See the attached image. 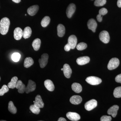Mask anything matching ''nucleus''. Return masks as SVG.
I'll return each mask as SVG.
<instances>
[{"mask_svg": "<svg viewBox=\"0 0 121 121\" xmlns=\"http://www.w3.org/2000/svg\"><path fill=\"white\" fill-rule=\"evenodd\" d=\"M10 22L9 19L7 17L2 18L0 21V33L4 35L7 34L9 31Z\"/></svg>", "mask_w": 121, "mask_h": 121, "instance_id": "1", "label": "nucleus"}, {"mask_svg": "<svg viewBox=\"0 0 121 121\" xmlns=\"http://www.w3.org/2000/svg\"><path fill=\"white\" fill-rule=\"evenodd\" d=\"M119 65V60L117 58L111 59L109 61L107 68L109 70H113L117 68Z\"/></svg>", "mask_w": 121, "mask_h": 121, "instance_id": "2", "label": "nucleus"}, {"mask_svg": "<svg viewBox=\"0 0 121 121\" xmlns=\"http://www.w3.org/2000/svg\"><path fill=\"white\" fill-rule=\"evenodd\" d=\"M86 80L87 82L91 85H98L102 82L101 79L100 78L94 76L87 77Z\"/></svg>", "mask_w": 121, "mask_h": 121, "instance_id": "3", "label": "nucleus"}, {"mask_svg": "<svg viewBox=\"0 0 121 121\" xmlns=\"http://www.w3.org/2000/svg\"><path fill=\"white\" fill-rule=\"evenodd\" d=\"M99 39L104 43H107L109 42V35L108 32L106 31H102L99 33Z\"/></svg>", "mask_w": 121, "mask_h": 121, "instance_id": "4", "label": "nucleus"}, {"mask_svg": "<svg viewBox=\"0 0 121 121\" xmlns=\"http://www.w3.org/2000/svg\"><path fill=\"white\" fill-rule=\"evenodd\" d=\"M97 106V102L95 99H92L87 102L84 105L86 110L90 111L94 109Z\"/></svg>", "mask_w": 121, "mask_h": 121, "instance_id": "5", "label": "nucleus"}, {"mask_svg": "<svg viewBox=\"0 0 121 121\" xmlns=\"http://www.w3.org/2000/svg\"><path fill=\"white\" fill-rule=\"evenodd\" d=\"M48 55L47 54H43L41 55V59H39V62L41 68H44L47 64Z\"/></svg>", "mask_w": 121, "mask_h": 121, "instance_id": "6", "label": "nucleus"}, {"mask_svg": "<svg viewBox=\"0 0 121 121\" xmlns=\"http://www.w3.org/2000/svg\"><path fill=\"white\" fill-rule=\"evenodd\" d=\"M76 10L75 5L73 3L70 4L67 8L66 13L67 17L69 18H71L73 14L74 13Z\"/></svg>", "mask_w": 121, "mask_h": 121, "instance_id": "7", "label": "nucleus"}, {"mask_svg": "<svg viewBox=\"0 0 121 121\" xmlns=\"http://www.w3.org/2000/svg\"><path fill=\"white\" fill-rule=\"evenodd\" d=\"M68 43L70 46L71 49H74L77 45L78 41L76 36L74 35H71L68 38Z\"/></svg>", "mask_w": 121, "mask_h": 121, "instance_id": "8", "label": "nucleus"}, {"mask_svg": "<svg viewBox=\"0 0 121 121\" xmlns=\"http://www.w3.org/2000/svg\"><path fill=\"white\" fill-rule=\"evenodd\" d=\"M36 87V85L35 82L32 80H29L28 81L27 86L26 87L25 92L27 94L32 92L35 90Z\"/></svg>", "mask_w": 121, "mask_h": 121, "instance_id": "9", "label": "nucleus"}, {"mask_svg": "<svg viewBox=\"0 0 121 121\" xmlns=\"http://www.w3.org/2000/svg\"><path fill=\"white\" fill-rule=\"evenodd\" d=\"M66 117L69 120L73 121H78L80 119V117L79 114L73 112L67 113L66 114Z\"/></svg>", "mask_w": 121, "mask_h": 121, "instance_id": "10", "label": "nucleus"}, {"mask_svg": "<svg viewBox=\"0 0 121 121\" xmlns=\"http://www.w3.org/2000/svg\"><path fill=\"white\" fill-rule=\"evenodd\" d=\"M63 68V71L65 77L67 78H70L72 73V71L70 66L68 64H66L64 65Z\"/></svg>", "mask_w": 121, "mask_h": 121, "instance_id": "11", "label": "nucleus"}, {"mask_svg": "<svg viewBox=\"0 0 121 121\" xmlns=\"http://www.w3.org/2000/svg\"><path fill=\"white\" fill-rule=\"evenodd\" d=\"M87 25L89 29L92 30L93 32H95L97 24L95 20L93 19L89 20L87 22Z\"/></svg>", "mask_w": 121, "mask_h": 121, "instance_id": "12", "label": "nucleus"}, {"mask_svg": "<svg viewBox=\"0 0 121 121\" xmlns=\"http://www.w3.org/2000/svg\"><path fill=\"white\" fill-rule=\"evenodd\" d=\"M14 37L16 40H19L22 39L23 36V31L20 28H16L13 32Z\"/></svg>", "mask_w": 121, "mask_h": 121, "instance_id": "13", "label": "nucleus"}, {"mask_svg": "<svg viewBox=\"0 0 121 121\" xmlns=\"http://www.w3.org/2000/svg\"><path fill=\"white\" fill-rule=\"evenodd\" d=\"M90 58L89 56H84L78 58L76 62L78 65H83L87 64L90 62Z\"/></svg>", "mask_w": 121, "mask_h": 121, "instance_id": "14", "label": "nucleus"}, {"mask_svg": "<svg viewBox=\"0 0 121 121\" xmlns=\"http://www.w3.org/2000/svg\"><path fill=\"white\" fill-rule=\"evenodd\" d=\"M39 9V6L37 5H33L28 9L27 12L29 15L33 16L37 13Z\"/></svg>", "mask_w": 121, "mask_h": 121, "instance_id": "15", "label": "nucleus"}, {"mask_svg": "<svg viewBox=\"0 0 121 121\" xmlns=\"http://www.w3.org/2000/svg\"><path fill=\"white\" fill-rule=\"evenodd\" d=\"M118 109L119 106L117 105H115L111 107L108 110L107 113L108 114L112 115L113 117H115L117 116Z\"/></svg>", "mask_w": 121, "mask_h": 121, "instance_id": "16", "label": "nucleus"}, {"mask_svg": "<svg viewBox=\"0 0 121 121\" xmlns=\"http://www.w3.org/2000/svg\"><path fill=\"white\" fill-rule=\"evenodd\" d=\"M16 87L18 89V92L20 94H23L25 91L26 86L21 80H17Z\"/></svg>", "mask_w": 121, "mask_h": 121, "instance_id": "17", "label": "nucleus"}, {"mask_svg": "<svg viewBox=\"0 0 121 121\" xmlns=\"http://www.w3.org/2000/svg\"><path fill=\"white\" fill-rule=\"evenodd\" d=\"M34 103V105H35L40 108H43L44 106V104L41 98V96L39 95H36Z\"/></svg>", "mask_w": 121, "mask_h": 121, "instance_id": "18", "label": "nucleus"}, {"mask_svg": "<svg viewBox=\"0 0 121 121\" xmlns=\"http://www.w3.org/2000/svg\"><path fill=\"white\" fill-rule=\"evenodd\" d=\"M82 101V99L80 96L74 95L72 96L70 99L71 103L74 105L80 104Z\"/></svg>", "mask_w": 121, "mask_h": 121, "instance_id": "19", "label": "nucleus"}, {"mask_svg": "<svg viewBox=\"0 0 121 121\" xmlns=\"http://www.w3.org/2000/svg\"><path fill=\"white\" fill-rule=\"evenodd\" d=\"M44 85L46 89L50 91H52L55 89V86L52 81L50 79H47L44 81Z\"/></svg>", "mask_w": 121, "mask_h": 121, "instance_id": "20", "label": "nucleus"}, {"mask_svg": "<svg viewBox=\"0 0 121 121\" xmlns=\"http://www.w3.org/2000/svg\"><path fill=\"white\" fill-rule=\"evenodd\" d=\"M57 34L60 37H62L65 34V27L62 24H59L57 27Z\"/></svg>", "mask_w": 121, "mask_h": 121, "instance_id": "21", "label": "nucleus"}, {"mask_svg": "<svg viewBox=\"0 0 121 121\" xmlns=\"http://www.w3.org/2000/svg\"><path fill=\"white\" fill-rule=\"evenodd\" d=\"M72 89L73 91L77 93H80L82 90V86L78 83H74L72 85Z\"/></svg>", "mask_w": 121, "mask_h": 121, "instance_id": "22", "label": "nucleus"}, {"mask_svg": "<svg viewBox=\"0 0 121 121\" xmlns=\"http://www.w3.org/2000/svg\"><path fill=\"white\" fill-rule=\"evenodd\" d=\"M32 34V30L30 27H27L25 28L23 31V37L24 39H28L30 37Z\"/></svg>", "mask_w": 121, "mask_h": 121, "instance_id": "23", "label": "nucleus"}, {"mask_svg": "<svg viewBox=\"0 0 121 121\" xmlns=\"http://www.w3.org/2000/svg\"><path fill=\"white\" fill-rule=\"evenodd\" d=\"M41 43L40 39L37 38L34 40L32 43V46L35 51H37L39 49Z\"/></svg>", "mask_w": 121, "mask_h": 121, "instance_id": "24", "label": "nucleus"}, {"mask_svg": "<svg viewBox=\"0 0 121 121\" xmlns=\"http://www.w3.org/2000/svg\"><path fill=\"white\" fill-rule=\"evenodd\" d=\"M34 63L33 59L31 57H27L25 59L24 66L26 68H28L32 66Z\"/></svg>", "mask_w": 121, "mask_h": 121, "instance_id": "25", "label": "nucleus"}, {"mask_svg": "<svg viewBox=\"0 0 121 121\" xmlns=\"http://www.w3.org/2000/svg\"><path fill=\"white\" fill-rule=\"evenodd\" d=\"M18 80V78L16 76H14L12 78L11 81L8 84V86L9 88L13 89L16 87L17 83Z\"/></svg>", "mask_w": 121, "mask_h": 121, "instance_id": "26", "label": "nucleus"}, {"mask_svg": "<svg viewBox=\"0 0 121 121\" xmlns=\"http://www.w3.org/2000/svg\"><path fill=\"white\" fill-rule=\"evenodd\" d=\"M8 110L10 112L13 114H15L17 112L16 108L14 106L13 102L11 101H10L9 103Z\"/></svg>", "mask_w": 121, "mask_h": 121, "instance_id": "27", "label": "nucleus"}, {"mask_svg": "<svg viewBox=\"0 0 121 121\" xmlns=\"http://www.w3.org/2000/svg\"><path fill=\"white\" fill-rule=\"evenodd\" d=\"M50 18L48 16H45L43 17L41 21V26L43 27H47L49 25L50 22Z\"/></svg>", "mask_w": 121, "mask_h": 121, "instance_id": "28", "label": "nucleus"}, {"mask_svg": "<svg viewBox=\"0 0 121 121\" xmlns=\"http://www.w3.org/2000/svg\"><path fill=\"white\" fill-rule=\"evenodd\" d=\"M113 95L115 98H121V86L118 87L114 89Z\"/></svg>", "mask_w": 121, "mask_h": 121, "instance_id": "29", "label": "nucleus"}, {"mask_svg": "<svg viewBox=\"0 0 121 121\" xmlns=\"http://www.w3.org/2000/svg\"><path fill=\"white\" fill-rule=\"evenodd\" d=\"M29 108L30 111L35 114H39L40 112V108L34 105H32L30 106Z\"/></svg>", "mask_w": 121, "mask_h": 121, "instance_id": "30", "label": "nucleus"}, {"mask_svg": "<svg viewBox=\"0 0 121 121\" xmlns=\"http://www.w3.org/2000/svg\"><path fill=\"white\" fill-rule=\"evenodd\" d=\"M87 47V45L86 43H81L78 44L76 46L77 50L79 51H82L85 50Z\"/></svg>", "mask_w": 121, "mask_h": 121, "instance_id": "31", "label": "nucleus"}, {"mask_svg": "<svg viewBox=\"0 0 121 121\" xmlns=\"http://www.w3.org/2000/svg\"><path fill=\"white\" fill-rule=\"evenodd\" d=\"M106 0H95L94 4L97 7H101L105 4Z\"/></svg>", "mask_w": 121, "mask_h": 121, "instance_id": "32", "label": "nucleus"}, {"mask_svg": "<svg viewBox=\"0 0 121 121\" xmlns=\"http://www.w3.org/2000/svg\"><path fill=\"white\" fill-rule=\"evenodd\" d=\"M20 54L18 52H15L12 55V59L15 62H17L20 58Z\"/></svg>", "mask_w": 121, "mask_h": 121, "instance_id": "33", "label": "nucleus"}, {"mask_svg": "<svg viewBox=\"0 0 121 121\" xmlns=\"http://www.w3.org/2000/svg\"><path fill=\"white\" fill-rule=\"evenodd\" d=\"M9 91V88L6 85H3L1 89H0V96H2Z\"/></svg>", "mask_w": 121, "mask_h": 121, "instance_id": "34", "label": "nucleus"}, {"mask_svg": "<svg viewBox=\"0 0 121 121\" xmlns=\"http://www.w3.org/2000/svg\"><path fill=\"white\" fill-rule=\"evenodd\" d=\"M111 119L112 118L110 116L104 115L101 117L100 120L101 121H111Z\"/></svg>", "mask_w": 121, "mask_h": 121, "instance_id": "35", "label": "nucleus"}, {"mask_svg": "<svg viewBox=\"0 0 121 121\" xmlns=\"http://www.w3.org/2000/svg\"><path fill=\"white\" fill-rule=\"evenodd\" d=\"M107 13H108V11L105 8H103L101 9L99 11V14L102 16H104L106 15Z\"/></svg>", "mask_w": 121, "mask_h": 121, "instance_id": "36", "label": "nucleus"}, {"mask_svg": "<svg viewBox=\"0 0 121 121\" xmlns=\"http://www.w3.org/2000/svg\"><path fill=\"white\" fill-rule=\"evenodd\" d=\"M115 80L117 82L121 83V74L118 75L116 76Z\"/></svg>", "mask_w": 121, "mask_h": 121, "instance_id": "37", "label": "nucleus"}, {"mask_svg": "<svg viewBox=\"0 0 121 121\" xmlns=\"http://www.w3.org/2000/svg\"><path fill=\"white\" fill-rule=\"evenodd\" d=\"M64 48L65 51L66 52L69 51L71 49L70 46V45L68 43L65 45V47H64Z\"/></svg>", "mask_w": 121, "mask_h": 121, "instance_id": "38", "label": "nucleus"}, {"mask_svg": "<svg viewBox=\"0 0 121 121\" xmlns=\"http://www.w3.org/2000/svg\"><path fill=\"white\" fill-rule=\"evenodd\" d=\"M97 19L98 21L99 22H101L102 21V15L100 14H98L97 16Z\"/></svg>", "mask_w": 121, "mask_h": 121, "instance_id": "39", "label": "nucleus"}, {"mask_svg": "<svg viewBox=\"0 0 121 121\" xmlns=\"http://www.w3.org/2000/svg\"><path fill=\"white\" fill-rule=\"evenodd\" d=\"M117 5L118 7L119 8H121V0H118Z\"/></svg>", "mask_w": 121, "mask_h": 121, "instance_id": "40", "label": "nucleus"}, {"mask_svg": "<svg viewBox=\"0 0 121 121\" xmlns=\"http://www.w3.org/2000/svg\"><path fill=\"white\" fill-rule=\"evenodd\" d=\"M58 121H66V120L64 118L60 117L59 118Z\"/></svg>", "mask_w": 121, "mask_h": 121, "instance_id": "41", "label": "nucleus"}, {"mask_svg": "<svg viewBox=\"0 0 121 121\" xmlns=\"http://www.w3.org/2000/svg\"><path fill=\"white\" fill-rule=\"evenodd\" d=\"M13 2H15L16 3H19L20 2H21V0H12Z\"/></svg>", "mask_w": 121, "mask_h": 121, "instance_id": "42", "label": "nucleus"}, {"mask_svg": "<svg viewBox=\"0 0 121 121\" xmlns=\"http://www.w3.org/2000/svg\"><path fill=\"white\" fill-rule=\"evenodd\" d=\"M61 70L63 71V68H62V69H61Z\"/></svg>", "mask_w": 121, "mask_h": 121, "instance_id": "43", "label": "nucleus"}, {"mask_svg": "<svg viewBox=\"0 0 121 121\" xmlns=\"http://www.w3.org/2000/svg\"></svg>", "mask_w": 121, "mask_h": 121, "instance_id": "44", "label": "nucleus"}, {"mask_svg": "<svg viewBox=\"0 0 121 121\" xmlns=\"http://www.w3.org/2000/svg\"></svg>", "mask_w": 121, "mask_h": 121, "instance_id": "45", "label": "nucleus"}]
</instances>
